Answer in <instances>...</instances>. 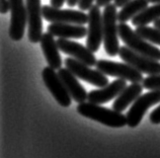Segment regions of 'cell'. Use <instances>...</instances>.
<instances>
[{"instance_id": "6da1fadb", "label": "cell", "mask_w": 160, "mask_h": 158, "mask_svg": "<svg viewBox=\"0 0 160 158\" xmlns=\"http://www.w3.org/2000/svg\"><path fill=\"white\" fill-rule=\"evenodd\" d=\"M78 114L111 128H123L127 125V117L120 111L100 106L96 103L81 102L77 106Z\"/></svg>"}, {"instance_id": "7a4b0ae2", "label": "cell", "mask_w": 160, "mask_h": 158, "mask_svg": "<svg viewBox=\"0 0 160 158\" xmlns=\"http://www.w3.org/2000/svg\"><path fill=\"white\" fill-rule=\"evenodd\" d=\"M118 12L115 3L104 6L102 13L103 22V47L108 56L115 57L120 52L119 30H118Z\"/></svg>"}, {"instance_id": "3957f363", "label": "cell", "mask_w": 160, "mask_h": 158, "mask_svg": "<svg viewBox=\"0 0 160 158\" xmlns=\"http://www.w3.org/2000/svg\"><path fill=\"white\" fill-rule=\"evenodd\" d=\"M118 30H119V37L127 47L141 55L160 61V50L150 42L139 36L136 32L132 30L131 27L126 24V22H120V24H118Z\"/></svg>"}, {"instance_id": "277c9868", "label": "cell", "mask_w": 160, "mask_h": 158, "mask_svg": "<svg viewBox=\"0 0 160 158\" xmlns=\"http://www.w3.org/2000/svg\"><path fill=\"white\" fill-rule=\"evenodd\" d=\"M96 68L100 72L108 76L125 79V80L130 81L132 83L142 82L144 80L142 75V72L139 71L138 69L133 67L132 65L128 63H119V62H113L109 60L100 59L96 63Z\"/></svg>"}, {"instance_id": "5b68a950", "label": "cell", "mask_w": 160, "mask_h": 158, "mask_svg": "<svg viewBox=\"0 0 160 158\" xmlns=\"http://www.w3.org/2000/svg\"><path fill=\"white\" fill-rule=\"evenodd\" d=\"M158 102H160V89L151 90L145 94L140 95L132 103L131 109L126 115L127 125L130 128H136L141 123L147 110Z\"/></svg>"}, {"instance_id": "8992f818", "label": "cell", "mask_w": 160, "mask_h": 158, "mask_svg": "<svg viewBox=\"0 0 160 158\" xmlns=\"http://www.w3.org/2000/svg\"><path fill=\"white\" fill-rule=\"evenodd\" d=\"M65 65L77 78L82 79L83 81L94 86H98L99 88L107 86L109 82L106 74L100 72L98 69H91L90 66L84 64L72 57L66 58Z\"/></svg>"}, {"instance_id": "52a82bcc", "label": "cell", "mask_w": 160, "mask_h": 158, "mask_svg": "<svg viewBox=\"0 0 160 158\" xmlns=\"http://www.w3.org/2000/svg\"><path fill=\"white\" fill-rule=\"evenodd\" d=\"M42 77L47 88L52 93L54 98L61 106L67 107L71 105L72 97L67 90L64 82L59 76V74L50 66H47L42 71Z\"/></svg>"}, {"instance_id": "ba28073f", "label": "cell", "mask_w": 160, "mask_h": 158, "mask_svg": "<svg viewBox=\"0 0 160 158\" xmlns=\"http://www.w3.org/2000/svg\"><path fill=\"white\" fill-rule=\"evenodd\" d=\"M119 56L126 63L132 65L133 67L138 69L139 71L148 74V75H155L160 74V62L157 60L151 59L149 57L134 52L127 46L120 48Z\"/></svg>"}, {"instance_id": "9c48e42d", "label": "cell", "mask_w": 160, "mask_h": 158, "mask_svg": "<svg viewBox=\"0 0 160 158\" xmlns=\"http://www.w3.org/2000/svg\"><path fill=\"white\" fill-rule=\"evenodd\" d=\"M42 11H43V17L49 22L73 23L81 26L88 23V14L84 13L83 10L59 9L52 5H44Z\"/></svg>"}, {"instance_id": "30bf717a", "label": "cell", "mask_w": 160, "mask_h": 158, "mask_svg": "<svg viewBox=\"0 0 160 158\" xmlns=\"http://www.w3.org/2000/svg\"><path fill=\"white\" fill-rule=\"evenodd\" d=\"M103 42V22L99 6L93 4L88 13V32L86 47L91 52H98Z\"/></svg>"}, {"instance_id": "8fae6325", "label": "cell", "mask_w": 160, "mask_h": 158, "mask_svg": "<svg viewBox=\"0 0 160 158\" xmlns=\"http://www.w3.org/2000/svg\"><path fill=\"white\" fill-rule=\"evenodd\" d=\"M10 2V24L9 37L13 41H20L23 38L28 26L27 5L23 0H9Z\"/></svg>"}, {"instance_id": "7c38bea8", "label": "cell", "mask_w": 160, "mask_h": 158, "mask_svg": "<svg viewBox=\"0 0 160 158\" xmlns=\"http://www.w3.org/2000/svg\"><path fill=\"white\" fill-rule=\"evenodd\" d=\"M28 12V37L32 44L40 43L43 36V11L41 0H26Z\"/></svg>"}, {"instance_id": "4fadbf2b", "label": "cell", "mask_w": 160, "mask_h": 158, "mask_svg": "<svg viewBox=\"0 0 160 158\" xmlns=\"http://www.w3.org/2000/svg\"><path fill=\"white\" fill-rule=\"evenodd\" d=\"M57 44L61 52L67 54L68 56L82 62L84 64L90 66V67L91 66H95L96 63H98V60L93 55V52H91L87 47H84V46L77 43V42L59 38Z\"/></svg>"}, {"instance_id": "5bb4252c", "label": "cell", "mask_w": 160, "mask_h": 158, "mask_svg": "<svg viewBox=\"0 0 160 158\" xmlns=\"http://www.w3.org/2000/svg\"><path fill=\"white\" fill-rule=\"evenodd\" d=\"M126 81L127 80L125 79L118 78L117 80L108 83L107 86L102 87L100 89L91 90L88 93V101L96 103V105H102V103H106L112 101V98L118 97L122 91L127 87Z\"/></svg>"}, {"instance_id": "9a60e30c", "label": "cell", "mask_w": 160, "mask_h": 158, "mask_svg": "<svg viewBox=\"0 0 160 158\" xmlns=\"http://www.w3.org/2000/svg\"><path fill=\"white\" fill-rule=\"evenodd\" d=\"M41 48L44 53L48 65L55 70H59L62 68V58L60 56V49L58 47L57 41H55L54 36L49 32H45L41 39Z\"/></svg>"}, {"instance_id": "2e32d148", "label": "cell", "mask_w": 160, "mask_h": 158, "mask_svg": "<svg viewBox=\"0 0 160 158\" xmlns=\"http://www.w3.org/2000/svg\"><path fill=\"white\" fill-rule=\"evenodd\" d=\"M47 32L60 39H82L87 36L88 28L81 24L52 22L48 26Z\"/></svg>"}, {"instance_id": "e0dca14e", "label": "cell", "mask_w": 160, "mask_h": 158, "mask_svg": "<svg viewBox=\"0 0 160 158\" xmlns=\"http://www.w3.org/2000/svg\"><path fill=\"white\" fill-rule=\"evenodd\" d=\"M58 74L64 82L67 90L70 93L71 97L74 99V101L81 103L86 101L88 93L86 92L85 88L79 83L77 77L68 68H60L58 70Z\"/></svg>"}, {"instance_id": "ac0fdd59", "label": "cell", "mask_w": 160, "mask_h": 158, "mask_svg": "<svg viewBox=\"0 0 160 158\" xmlns=\"http://www.w3.org/2000/svg\"><path fill=\"white\" fill-rule=\"evenodd\" d=\"M143 88L144 87L140 82L132 83L131 85L127 86L120 93L119 96L116 97L115 102L112 103V109L117 111H120V113L124 111L131 103H133L140 96Z\"/></svg>"}, {"instance_id": "d6986e66", "label": "cell", "mask_w": 160, "mask_h": 158, "mask_svg": "<svg viewBox=\"0 0 160 158\" xmlns=\"http://www.w3.org/2000/svg\"><path fill=\"white\" fill-rule=\"evenodd\" d=\"M149 3L148 0H130L118 12V20L120 22H127L128 20L133 19L135 16L146 9Z\"/></svg>"}, {"instance_id": "ffe728a7", "label": "cell", "mask_w": 160, "mask_h": 158, "mask_svg": "<svg viewBox=\"0 0 160 158\" xmlns=\"http://www.w3.org/2000/svg\"><path fill=\"white\" fill-rule=\"evenodd\" d=\"M160 18V3H155V5L147 7L141 13H139L132 19L133 26H147L150 22H154Z\"/></svg>"}, {"instance_id": "44dd1931", "label": "cell", "mask_w": 160, "mask_h": 158, "mask_svg": "<svg viewBox=\"0 0 160 158\" xmlns=\"http://www.w3.org/2000/svg\"><path fill=\"white\" fill-rule=\"evenodd\" d=\"M139 36L143 39L150 42L151 44L160 46V30L157 27H150L147 26H139L136 27V31Z\"/></svg>"}, {"instance_id": "7402d4cb", "label": "cell", "mask_w": 160, "mask_h": 158, "mask_svg": "<svg viewBox=\"0 0 160 158\" xmlns=\"http://www.w3.org/2000/svg\"><path fill=\"white\" fill-rule=\"evenodd\" d=\"M142 85L148 90L160 89V74L149 75L148 77L144 78V80L142 81Z\"/></svg>"}, {"instance_id": "603a6c76", "label": "cell", "mask_w": 160, "mask_h": 158, "mask_svg": "<svg viewBox=\"0 0 160 158\" xmlns=\"http://www.w3.org/2000/svg\"><path fill=\"white\" fill-rule=\"evenodd\" d=\"M149 120L150 122L154 124V125H158L160 124V106H157L152 113L150 114L149 116Z\"/></svg>"}, {"instance_id": "cb8c5ba5", "label": "cell", "mask_w": 160, "mask_h": 158, "mask_svg": "<svg viewBox=\"0 0 160 158\" xmlns=\"http://www.w3.org/2000/svg\"><path fill=\"white\" fill-rule=\"evenodd\" d=\"M94 1H96V0H79L77 5L80 10H89L90 7L93 5Z\"/></svg>"}, {"instance_id": "d4e9b609", "label": "cell", "mask_w": 160, "mask_h": 158, "mask_svg": "<svg viewBox=\"0 0 160 158\" xmlns=\"http://www.w3.org/2000/svg\"><path fill=\"white\" fill-rule=\"evenodd\" d=\"M0 11L2 14L10 11V2L9 0H0Z\"/></svg>"}, {"instance_id": "484cf974", "label": "cell", "mask_w": 160, "mask_h": 158, "mask_svg": "<svg viewBox=\"0 0 160 158\" xmlns=\"http://www.w3.org/2000/svg\"><path fill=\"white\" fill-rule=\"evenodd\" d=\"M66 0H51V5L54 7L60 8L63 6V4L65 3Z\"/></svg>"}, {"instance_id": "4316f807", "label": "cell", "mask_w": 160, "mask_h": 158, "mask_svg": "<svg viewBox=\"0 0 160 158\" xmlns=\"http://www.w3.org/2000/svg\"><path fill=\"white\" fill-rule=\"evenodd\" d=\"M112 1H113V0H96L95 2L99 7H102V6H107L109 3H112Z\"/></svg>"}, {"instance_id": "83f0119b", "label": "cell", "mask_w": 160, "mask_h": 158, "mask_svg": "<svg viewBox=\"0 0 160 158\" xmlns=\"http://www.w3.org/2000/svg\"><path fill=\"white\" fill-rule=\"evenodd\" d=\"M128 1H130V0H115V4H116L117 7L122 8Z\"/></svg>"}, {"instance_id": "f1b7e54d", "label": "cell", "mask_w": 160, "mask_h": 158, "mask_svg": "<svg viewBox=\"0 0 160 158\" xmlns=\"http://www.w3.org/2000/svg\"><path fill=\"white\" fill-rule=\"evenodd\" d=\"M66 2H67V5L69 7H73L76 5V4H78L79 0H66Z\"/></svg>"}, {"instance_id": "f546056e", "label": "cell", "mask_w": 160, "mask_h": 158, "mask_svg": "<svg viewBox=\"0 0 160 158\" xmlns=\"http://www.w3.org/2000/svg\"><path fill=\"white\" fill-rule=\"evenodd\" d=\"M154 27H157V28H159V30H160V18H159V19H156V20L154 22Z\"/></svg>"}, {"instance_id": "4dcf8cb0", "label": "cell", "mask_w": 160, "mask_h": 158, "mask_svg": "<svg viewBox=\"0 0 160 158\" xmlns=\"http://www.w3.org/2000/svg\"><path fill=\"white\" fill-rule=\"evenodd\" d=\"M150 3H160V0H148Z\"/></svg>"}]
</instances>
